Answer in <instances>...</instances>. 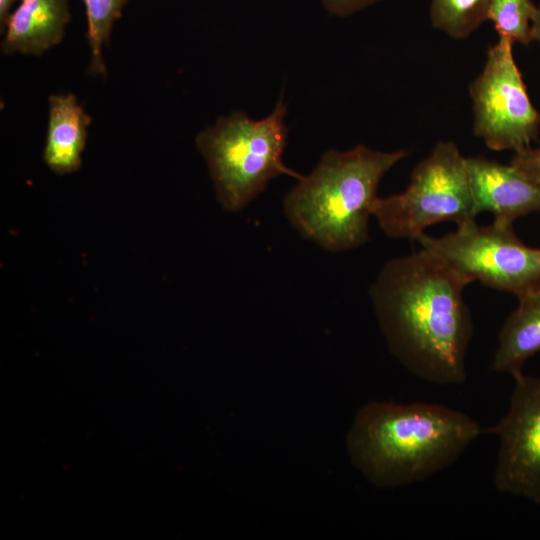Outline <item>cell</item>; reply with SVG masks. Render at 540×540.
Returning <instances> with one entry per match:
<instances>
[{"mask_svg":"<svg viewBox=\"0 0 540 540\" xmlns=\"http://www.w3.org/2000/svg\"><path fill=\"white\" fill-rule=\"evenodd\" d=\"M532 34L533 41L535 40L540 43V4L537 5V11L532 22Z\"/></svg>","mask_w":540,"mask_h":540,"instance_id":"d6986e66","label":"cell"},{"mask_svg":"<svg viewBox=\"0 0 540 540\" xmlns=\"http://www.w3.org/2000/svg\"><path fill=\"white\" fill-rule=\"evenodd\" d=\"M372 216L388 237L407 240H418L437 223L462 227L476 222L467 157L454 142H437L414 167L403 192L377 197Z\"/></svg>","mask_w":540,"mask_h":540,"instance_id":"5b68a950","label":"cell"},{"mask_svg":"<svg viewBox=\"0 0 540 540\" xmlns=\"http://www.w3.org/2000/svg\"><path fill=\"white\" fill-rule=\"evenodd\" d=\"M490 1L430 0V22L453 39L467 38L487 20Z\"/></svg>","mask_w":540,"mask_h":540,"instance_id":"4fadbf2b","label":"cell"},{"mask_svg":"<svg viewBox=\"0 0 540 540\" xmlns=\"http://www.w3.org/2000/svg\"><path fill=\"white\" fill-rule=\"evenodd\" d=\"M483 432L470 415L441 404L372 401L356 413L346 446L370 483L396 488L448 468Z\"/></svg>","mask_w":540,"mask_h":540,"instance_id":"7a4b0ae2","label":"cell"},{"mask_svg":"<svg viewBox=\"0 0 540 540\" xmlns=\"http://www.w3.org/2000/svg\"><path fill=\"white\" fill-rule=\"evenodd\" d=\"M475 211L490 212L493 222L513 225L517 218L540 211V183L513 165L484 156L467 157Z\"/></svg>","mask_w":540,"mask_h":540,"instance_id":"9c48e42d","label":"cell"},{"mask_svg":"<svg viewBox=\"0 0 540 540\" xmlns=\"http://www.w3.org/2000/svg\"><path fill=\"white\" fill-rule=\"evenodd\" d=\"M499 334L491 370L521 376L526 360L540 353V294L519 299Z\"/></svg>","mask_w":540,"mask_h":540,"instance_id":"7c38bea8","label":"cell"},{"mask_svg":"<svg viewBox=\"0 0 540 540\" xmlns=\"http://www.w3.org/2000/svg\"><path fill=\"white\" fill-rule=\"evenodd\" d=\"M69 21V0H19L1 30V50L40 55L61 42Z\"/></svg>","mask_w":540,"mask_h":540,"instance_id":"30bf717a","label":"cell"},{"mask_svg":"<svg viewBox=\"0 0 540 540\" xmlns=\"http://www.w3.org/2000/svg\"><path fill=\"white\" fill-rule=\"evenodd\" d=\"M286 113L281 94L273 111L261 120L235 111L219 117L197 135V148L207 163L216 197L224 209H243L277 176L288 175L298 180L303 177L282 160L288 133Z\"/></svg>","mask_w":540,"mask_h":540,"instance_id":"277c9868","label":"cell"},{"mask_svg":"<svg viewBox=\"0 0 540 540\" xmlns=\"http://www.w3.org/2000/svg\"><path fill=\"white\" fill-rule=\"evenodd\" d=\"M469 283L422 248L386 262L370 288L390 352L415 377L435 385L466 382L474 326L464 299Z\"/></svg>","mask_w":540,"mask_h":540,"instance_id":"6da1fadb","label":"cell"},{"mask_svg":"<svg viewBox=\"0 0 540 540\" xmlns=\"http://www.w3.org/2000/svg\"><path fill=\"white\" fill-rule=\"evenodd\" d=\"M417 241L469 284L478 281L518 300L540 294V248L525 245L513 225L474 222L440 237L424 233Z\"/></svg>","mask_w":540,"mask_h":540,"instance_id":"8992f818","label":"cell"},{"mask_svg":"<svg viewBox=\"0 0 540 540\" xmlns=\"http://www.w3.org/2000/svg\"><path fill=\"white\" fill-rule=\"evenodd\" d=\"M87 18V39L91 51L89 71L92 75H104L103 47L127 0H83Z\"/></svg>","mask_w":540,"mask_h":540,"instance_id":"5bb4252c","label":"cell"},{"mask_svg":"<svg viewBox=\"0 0 540 540\" xmlns=\"http://www.w3.org/2000/svg\"><path fill=\"white\" fill-rule=\"evenodd\" d=\"M509 408L484 432L498 438L493 483L504 494L540 504V377L514 379Z\"/></svg>","mask_w":540,"mask_h":540,"instance_id":"ba28073f","label":"cell"},{"mask_svg":"<svg viewBox=\"0 0 540 540\" xmlns=\"http://www.w3.org/2000/svg\"><path fill=\"white\" fill-rule=\"evenodd\" d=\"M510 164L540 183V147L515 152Z\"/></svg>","mask_w":540,"mask_h":540,"instance_id":"2e32d148","label":"cell"},{"mask_svg":"<svg viewBox=\"0 0 540 540\" xmlns=\"http://www.w3.org/2000/svg\"><path fill=\"white\" fill-rule=\"evenodd\" d=\"M407 154L365 145L328 150L285 196L286 217L305 238L329 251L363 245L369 238V217L378 185Z\"/></svg>","mask_w":540,"mask_h":540,"instance_id":"3957f363","label":"cell"},{"mask_svg":"<svg viewBox=\"0 0 540 540\" xmlns=\"http://www.w3.org/2000/svg\"><path fill=\"white\" fill-rule=\"evenodd\" d=\"M537 5L532 0H491L487 20L498 37L513 44L529 45L533 41L532 22Z\"/></svg>","mask_w":540,"mask_h":540,"instance_id":"9a60e30c","label":"cell"},{"mask_svg":"<svg viewBox=\"0 0 540 540\" xmlns=\"http://www.w3.org/2000/svg\"><path fill=\"white\" fill-rule=\"evenodd\" d=\"M43 160L59 175L78 170L91 117L73 94L51 95Z\"/></svg>","mask_w":540,"mask_h":540,"instance_id":"8fae6325","label":"cell"},{"mask_svg":"<svg viewBox=\"0 0 540 540\" xmlns=\"http://www.w3.org/2000/svg\"><path fill=\"white\" fill-rule=\"evenodd\" d=\"M513 45L498 37L487 51L481 72L469 85L473 133L493 151L528 148L540 129V112L531 102Z\"/></svg>","mask_w":540,"mask_h":540,"instance_id":"52a82bcc","label":"cell"},{"mask_svg":"<svg viewBox=\"0 0 540 540\" xmlns=\"http://www.w3.org/2000/svg\"><path fill=\"white\" fill-rule=\"evenodd\" d=\"M382 0H322L331 15L349 16Z\"/></svg>","mask_w":540,"mask_h":540,"instance_id":"e0dca14e","label":"cell"},{"mask_svg":"<svg viewBox=\"0 0 540 540\" xmlns=\"http://www.w3.org/2000/svg\"><path fill=\"white\" fill-rule=\"evenodd\" d=\"M19 0H0V26L1 30L3 29L7 18L12 12L11 9L14 4Z\"/></svg>","mask_w":540,"mask_h":540,"instance_id":"ac0fdd59","label":"cell"}]
</instances>
